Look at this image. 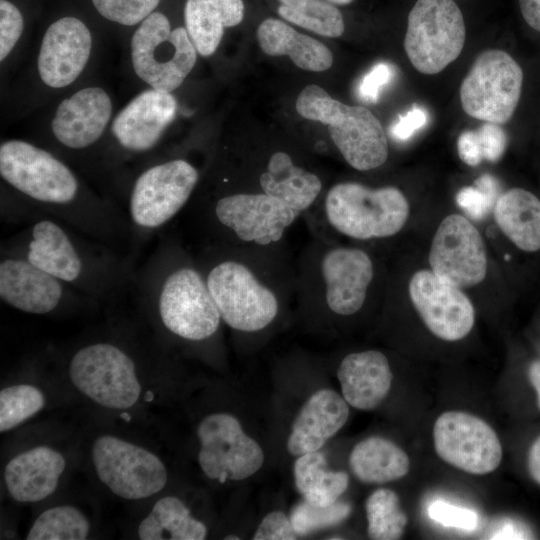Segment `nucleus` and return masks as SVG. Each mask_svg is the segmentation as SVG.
I'll list each match as a JSON object with an SVG mask.
<instances>
[{
    "mask_svg": "<svg viewBox=\"0 0 540 540\" xmlns=\"http://www.w3.org/2000/svg\"><path fill=\"white\" fill-rule=\"evenodd\" d=\"M0 176L10 190L1 199V216L21 222L31 212L61 220L113 248L131 245L122 208L90 189L60 155L21 139L0 145Z\"/></svg>",
    "mask_w": 540,
    "mask_h": 540,
    "instance_id": "nucleus-1",
    "label": "nucleus"
},
{
    "mask_svg": "<svg viewBox=\"0 0 540 540\" xmlns=\"http://www.w3.org/2000/svg\"><path fill=\"white\" fill-rule=\"evenodd\" d=\"M21 223L26 226L3 241L0 252L29 260L96 301L132 286L136 273L133 254L124 256L44 213L31 212Z\"/></svg>",
    "mask_w": 540,
    "mask_h": 540,
    "instance_id": "nucleus-2",
    "label": "nucleus"
},
{
    "mask_svg": "<svg viewBox=\"0 0 540 540\" xmlns=\"http://www.w3.org/2000/svg\"><path fill=\"white\" fill-rule=\"evenodd\" d=\"M132 286L139 302L172 336L202 342L217 333L222 319L202 268L176 240H160L136 270Z\"/></svg>",
    "mask_w": 540,
    "mask_h": 540,
    "instance_id": "nucleus-3",
    "label": "nucleus"
},
{
    "mask_svg": "<svg viewBox=\"0 0 540 540\" xmlns=\"http://www.w3.org/2000/svg\"><path fill=\"white\" fill-rule=\"evenodd\" d=\"M199 177L197 167L183 157L156 159L137 171L123 209L132 249L138 251L182 210Z\"/></svg>",
    "mask_w": 540,
    "mask_h": 540,
    "instance_id": "nucleus-4",
    "label": "nucleus"
},
{
    "mask_svg": "<svg viewBox=\"0 0 540 540\" xmlns=\"http://www.w3.org/2000/svg\"><path fill=\"white\" fill-rule=\"evenodd\" d=\"M296 110L305 119L321 122L346 162L359 171L375 169L388 157V141L379 119L367 108L349 106L311 84L298 95Z\"/></svg>",
    "mask_w": 540,
    "mask_h": 540,
    "instance_id": "nucleus-5",
    "label": "nucleus"
},
{
    "mask_svg": "<svg viewBox=\"0 0 540 540\" xmlns=\"http://www.w3.org/2000/svg\"><path fill=\"white\" fill-rule=\"evenodd\" d=\"M200 264L222 321L241 332L267 327L279 311L275 293L244 263L210 250Z\"/></svg>",
    "mask_w": 540,
    "mask_h": 540,
    "instance_id": "nucleus-6",
    "label": "nucleus"
},
{
    "mask_svg": "<svg viewBox=\"0 0 540 540\" xmlns=\"http://www.w3.org/2000/svg\"><path fill=\"white\" fill-rule=\"evenodd\" d=\"M325 215L339 233L361 240L399 232L409 216V203L396 187L373 189L355 182L335 184L325 198Z\"/></svg>",
    "mask_w": 540,
    "mask_h": 540,
    "instance_id": "nucleus-7",
    "label": "nucleus"
},
{
    "mask_svg": "<svg viewBox=\"0 0 540 540\" xmlns=\"http://www.w3.org/2000/svg\"><path fill=\"white\" fill-rule=\"evenodd\" d=\"M130 60L136 76L149 88L172 93L194 68L197 50L185 27L154 11L132 34Z\"/></svg>",
    "mask_w": 540,
    "mask_h": 540,
    "instance_id": "nucleus-8",
    "label": "nucleus"
},
{
    "mask_svg": "<svg viewBox=\"0 0 540 540\" xmlns=\"http://www.w3.org/2000/svg\"><path fill=\"white\" fill-rule=\"evenodd\" d=\"M465 35L464 17L454 0H417L408 14L404 49L417 71L434 75L459 57Z\"/></svg>",
    "mask_w": 540,
    "mask_h": 540,
    "instance_id": "nucleus-9",
    "label": "nucleus"
},
{
    "mask_svg": "<svg viewBox=\"0 0 540 540\" xmlns=\"http://www.w3.org/2000/svg\"><path fill=\"white\" fill-rule=\"evenodd\" d=\"M68 375L78 391L106 408H130L140 397L135 361L116 343L100 341L79 348L69 361Z\"/></svg>",
    "mask_w": 540,
    "mask_h": 540,
    "instance_id": "nucleus-10",
    "label": "nucleus"
},
{
    "mask_svg": "<svg viewBox=\"0 0 540 540\" xmlns=\"http://www.w3.org/2000/svg\"><path fill=\"white\" fill-rule=\"evenodd\" d=\"M523 71L506 51L489 49L475 59L460 86L464 112L478 120L504 124L521 96Z\"/></svg>",
    "mask_w": 540,
    "mask_h": 540,
    "instance_id": "nucleus-11",
    "label": "nucleus"
},
{
    "mask_svg": "<svg viewBox=\"0 0 540 540\" xmlns=\"http://www.w3.org/2000/svg\"><path fill=\"white\" fill-rule=\"evenodd\" d=\"M177 109L170 92L148 87L133 97L111 122L112 148L104 156L107 167L116 168L155 151Z\"/></svg>",
    "mask_w": 540,
    "mask_h": 540,
    "instance_id": "nucleus-12",
    "label": "nucleus"
},
{
    "mask_svg": "<svg viewBox=\"0 0 540 540\" xmlns=\"http://www.w3.org/2000/svg\"><path fill=\"white\" fill-rule=\"evenodd\" d=\"M206 213L218 232L260 246L280 241L286 229L301 214L282 200L263 192L219 195Z\"/></svg>",
    "mask_w": 540,
    "mask_h": 540,
    "instance_id": "nucleus-13",
    "label": "nucleus"
},
{
    "mask_svg": "<svg viewBox=\"0 0 540 540\" xmlns=\"http://www.w3.org/2000/svg\"><path fill=\"white\" fill-rule=\"evenodd\" d=\"M99 480L116 496L138 500L160 492L167 470L149 450L112 435L98 437L91 449Z\"/></svg>",
    "mask_w": 540,
    "mask_h": 540,
    "instance_id": "nucleus-14",
    "label": "nucleus"
},
{
    "mask_svg": "<svg viewBox=\"0 0 540 540\" xmlns=\"http://www.w3.org/2000/svg\"><path fill=\"white\" fill-rule=\"evenodd\" d=\"M200 440L198 462L210 479L243 480L263 465L261 446L242 429L239 420L228 413H212L197 427Z\"/></svg>",
    "mask_w": 540,
    "mask_h": 540,
    "instance_id": "nucleus-15",
    "label": "nucleus"
},
{
    "mask_svg": "<svg viewBox=\"0 0 540 540\" xmlns=\"http://www.w3.org/2000/svg\"><path fill=\"white\" fill-rule=\"evenodd\" d=\"M433 441L443 461L469 474L491 473L502 460V446L496 432L487 422L469 413L447 411L438 416Z\"/></svg>",
    "mask_w": 540,
    "mask_h": 540,
    "instance_id": "nucleus-16",
    "label": "nucleus"
},
{
    "mask_svg": "<svg viewBox=\"0 0 540 540\" xmlns=\"http://www.w3.org/2000/svg\"><path fill=\"white\" fill-rule=\"evenodd\" d=\"M0 298L14 309L36 315L96 301L29 260L4 252H0Z\"/></svg>",
    "mask_w": 540,
    "mask_h": 540,
    "instance_id": "nucleus-17",
    "label": "nucleus"
},
{
    "mask_svg": "<svg viewBox=\"0 0 540 540\" xmlns=\"http://www.w3.org/2000/svg\"><path fill=\"white\" fill-rule=\"evenodd\" d=\"M429 263L435 275L461 289L481 283L487 257L477 228L462 215L445 217L434 235Z\"/></svg>",
    "mask_w": 540,
    "mask_h": 540,
    "instance_id": "nucleus-18",
    "label": "nucleus"
},
{
    "mask_svg": "<svg viewBox=\"0 0 540 540\" xmlns=\"http://www.w3.org/2000/svg\"><path fill=\"white\" fill-rule=\"evenodd\" d=\"M113 101L100 86H86L62 99L50 122L56 145L64 152L84 153L100 143L113 120Z\"/></svg>",
    "mask_w": 540,
    "mask_h": 540,
    "instance_id": "nucleus-19",
    "label": "nucleus"
},
{
    "mask_svg": "<svg viewBox=\"0 0 540 540\" xmlns=\"http://www.w3.org/2000/svg\"><path fill=\"white\" fill-rule=\"evenodd\" d=\"M93 36L79 18L64 16L44 32L36 70L40 82L53 90L73 84L86 69L93 50Z\"/></svg>",
    "mask_w": 540,
    "mask_h": 540,
    "instance_id": "nucleus-20",
    "label": "nucleus"
},
{
    "mask_svg": "<svg viewBox=\"0 0 540 540\" xmlns=\"http://www.w3.org/2000/svg\"><path fill=\"white\" fill-rule=\"evenodd\" d=\"M411 301L427 328L438 338L457 341L469 334L474 307L461 288L432 271H417L409 282Z\"/></svg>",
    "mask_w": 540,
    "mask_h": 540,
    "instance_id": "nucleus-21",
    "label": "nucleus"
},
{
    "mask_svg": "<svg viewBox=\"0 0 540 540\" xmlns=\"http://www.w3.org/2000/svg\"><path fill=\"white\" fill-rule=\"evenodd\" d=\"M320 271L326 305L333 313L350 316L362 308L374 275L373 262L365 251L331 248L322 256Z\"/></svg>",
    "mask_w": 540,
    "mask_h": 540,
    "instance_id": "nucleus-22",
    "label": "nucleus"
},
{
    "mask_svg": "<svg viewBox=\"0 0 540 540\" xmlns=\"http://www.w3.org/2000/svg\"><path fill=\"white\" fill-rule=\"evenodd\" d=\"M349 407L344 397L331 389L312 394L295 418L287 440L293 456L318 451L347 422Z\"/></svg>",
    "mask_w": 540,
    "mask_h": 540,
    "instance_id": "nucleus-23",
    "label": "nucleus"
},
{
    "mask_svg": "<svg viewBox=\"0 0 540 540\" xmlns=\"http://www.w3.org/2000/svg\"><path fill=\"white\" fill-rule=\"evenodd\" d=\"M65 466L58 451L47 446L34 447L8 462L4 471L6 488L17 502L41 501L56 490Z\"/></svg>",
    "mask_w": 540,
    "mask_h": 540,
    "instance_id": "nucleus-24",
    "label": "nucleus"
},
{
    "mask_svg": "<svg viewBox=\"0 0 540 540\" xmlns=\"http://www.w3.org/2000/svg\"><path fill=\"white\" fill-rule=\"evenodd\" d=\"M344 399L352 407L375 409L390 391L393 375L387 357L367 350L345 356L337 370Z\"/></svg>",
    "mask_w": 540,
    "mask_h": 540,
    "instance_id": "nucleus-25",
    "label": "nucleus"
},
{
    "mask_svg": "<svg viewBox=\"0 0 540 540\" xmlns=\"http://www.w3.org/2000/svg\"><path fill=\"white\" fill-rule=\"evenodd\" d=\"M257 40L265 54L287 55L303 70L321 72L333 63V55L325 44L299 33L279 19L263 20L257 29Z\"/></svg>",
    "mask_w": 540,
    "mask_h": 540,
    "instance_id": "nucleus-26",
    "label": "nucleus"
},
{
    "mask_svg": "<svg viewBox=\"0 0 540 540\" xmlns=\"http://www.w3.org/2000/svg\"><path fill=\"white\" fill-rule=\"evenodd\" d=\"M243 17V0H186L184 7L185 28L203 57L214 54L225 29L238 25Z\"/></svg>",
    "mask_w": 540,
    "mask_h": 540,
    "instance_id": "nucleus-27",
    "label": "nucleus"
},
{
    "mask_svg": "<svg viewBox=\"0 0 540 540\" xmlns=\"http://www.w3.org/2000/svg\"><path fill=\"white\" fill-rule=\"evenodd\" d=\"M259 184L263 193L282 200L300 213L315 202L322 189L316 174L297 166L281 151L271 155Z\"/></svg>",
    "mask_w": 540,
    "mask_h": 540,
    "instance_id": "nucleus-28",
    "label": "nucleus"
},
{
    "mask_svg": "<svg viewBox=\"0 0 540 540\" xmlns=\"http://www.w3.org/2000/svg\"><path fill=\"white\" fill-rule=\"evenodd\" d=\"M494 216L501 231L521 250L540 249V200L522 188L501 194L494 205Z\"/></svg>",
    "mask_w": 540,
    "mask_h": 540,
    "instance_id": "nucleus-29",
    "label": "nucleus"
},
{
    "mask_svg": "<svg viewBox=\"0 0 540 540\" xmlns=\"http://www.w3.org/2000/svg\"><path fill=\"white\" fill-rule=\"evenodd\" d=\"M349 466L361 482L382 484L404 477L409 471L410 460L394 442L372 436L354 446L349 456Z\"/></svg>",
    "mask_w": 540,
    "mask_h": 540,
    "instance_id": "nucleus-30",
    "label": "nucleus"
},
{
    "mask_svg": "<svg viewBox=\"0 0 540 540\" xmlns=\"http://www.w3.org/2000/svg\"><path fill=\"white\" fill-rule=\"evenodd\" d=\"M141 540H203L205 524L191 516L182 500L175 496L159 499L138 527Z\"/></svg>",
    "mask_w": 540,
    "mask_h": 540,
    "instance_id": "nucleus-31",
    "label": "nucleus"
},
{
    "mask_svg": "<svg viewBox=\"0 0 540 540\" xmlns=\"http://www.w3.org/2000/svg\"><path fill=\"white\" fill-rule=\"evenodd\" d=\"M295 485L304 500L319 506L330 505L346 491V472L327 468L324 453L313 451L300 455L294 463Z\"/></svg>",
    "mask_w": 540,
    "mask_h": 540,
    "instance_id": "nucleus-32",
    "label": "nucleus"
},
{
    "mask_svg": "<svg viewBox=\"0 0 540 540\" xmlns=\"http://www.w3.org/2000/svg\"><path fill=\"white\" fill-rule=\"evenodd\" d=\"M278 1V14L286 21L326 37H340L344 32L342 13L326 0Z\"/></svg>",
    "mask_w": 540,
    "mask_h": 540,
    "instance_id": "nucleus-33",
    "label": "nucleus"
},
{
    "mask_svg": "<svg viewBox=\"0 0 540 540\" xmlns=\"http://www.w3.org/2000/svg\"><path fill=\"white\" fill-rule=\"evenodd\" d=\"M90 531L86 516L76 507L62 505L42 512L32 524L28 540H84Z\"/></svg>",
    "mask_w": 540,
    "mask_h": 540,
    "instance_id": "nucleus-34",
    "label": "nucleus"
},
{
    "mask_svg": "<svg viewBox=\"0 0 540 540\" xmlns=\"http://www.w3.org/2000/svg\"><path fill=\"white\" fill-rule=\"evenodd\" d=\"M368 535L375 540L401 538L407 525V516L400 508L398 495L387 488L375 490L365 504Z\"/></svg>",
    "mask_w": 540,
    "mask_h": 540,
    "instance_id": "nucleus-35",
    "label": "nucleus"
},
{
    "mask_svg": "<svg viewBox=\"0 0 540 540\" xmlns=\"http://www.w3.org/2000/svg\"><path fill=\"white\" fill-rule=\"evenodd\" d=\"M44 405L45 397L35 386L18 384L5 387L0 391V431L16 427Z\"/></svg>",
    "mask_w": 540,
    "mask_h": 540,
    "instance_id": "nucleus-36",
    "label": "nucleus"
},
{
    "mask_svg": "<svg viewBox=\"0 0 540 540\" xmlns=\"http://www.w3.org/2000/svg\"><path fill=\"white\" fill-rule=\"evenodd\" d=\"M351 513V505L336 501L319 506L306 500L292 509L290 520L297 536H305L343 522Z\"/></svg>",
    "mask_w": 540,
    "mask_h": 540,
    "instance_id": "nucleus-37",
    "label": "nucleus"
},
{
    "mask_svg": "<svg viewBox=\"0 0 540 540\" xmlns=\"http://www.w3.org/2000/svg\"><path fill=\"white\" fill-rule=\"evenodd\" d=\"M499 196L497 180L490 174H483L474 186L463 187L456 194V203L470 217L480 220L488 214Z\"/></svg>",
    "mask_w": 540,
    "mask_h": 540,
    "instance_id": "nucleus-38",
    "label": "nucleus"
},
{
    "mask_svg": "<svg viewBox=\"0 0 540 540\" xmlns=\"http://www.w3.org/2000/svg\"><path fill=\"white\" fill-rule=\"evenodd\" d=\"M160 0H92L105 19L123 26L139 25L153 13Z\"/></svg>",
    "mask_w": 540,
    "mask_h": 540,
    "instance_id": "nucleus-39",
    "label": "nucleus"
},
{
    "mask_svg": "<svg viewBox=\"0 0 540 540\" xmlns=\"http://www.w3.org/2000/svg\"><path fill=\"white\" fill-rule=\"evenodd\" d=\"M24 30L19 8L8 0H0V61L3 63L18 45Z\"/></svg>",
    "mask_w": 540,
    "mask_h": 540,
    "instance_id": "nucleus-40",
    "label": "nucleus"
},
{
    "mask_svg": "<svg viewBox=\"0 0 540 540\" xmlns=\"http://www.w3.org/2000/svg\"><path fill=\"white\" fill-rule=\"evenodd\" d=\"M428 515L433 521L445 527L465 531H473L479 524V516L475 511L441 500L433 502L428 507Z\"/></svg>",
    "mask_w": 540,
    "mask_h": 540,
    "instance_id": "nucleus-41",
    "label": "nucleus"
},
{
    "mask_svg": "<svg viewBox=\"0 0 540 540\" xmlns=\"http://www.w3.org/2000/svg\"><path fill=\"white\" fill-rule=\"evenodd\" d=\"M394 73L392 64L388 62L377 63L360 80L357 87L358 97L364 102H376L382 89L391 82Z\"/></svg>",
    "mask_w": 540,
    "mask_h": 540,
    "instance_id": "nucleus-42",
    "label": "nucleus"
},
{
    "mask_svg": "<svg viewBox=\"0 0 540 540\" xmlns=\"http://www.w3.org/2000/svg\"><path fill=\"white\" fill-rule=\"evenodd\" d=\"M296 536L290 518L281 511H273L262 519L253 539L294 540Z\"/></svg>",
    "mask_w": 540,
    "mask_h": 540,
    "instance_id": "nucleus-43",
    "label": "nucleus"
},
{
    "mask_svg": "<svg viewBox=\"0 0 540 540\" xmlns=\"http://www.w3.org/2000/svg\"><path fill=\"white\" fill-rule=\"evenodd\" d=\"M484 159L498 161L504 154L507 137L499 124L486 122L476 129Z\"/></svg>",
    "mask_w": 540,
    "mask_h": 540,
    "instance_id": "nucleus-44",
    "label": "nucleus"
},
{
    "mask_svg": "<svg viewBox=\"0 0 540 540\" xmlns=\"http://www.w3.org/2000/svg\"><path fill=\"white\" fill-rule=\"evenodd\" d=\"M428 121L427 111L417 105H414L405 114L400 115L390 127V136L395 141H407L418 130L423 128Z\"/></svg>",
    "mask_w": 540,
    "mask_h": 540,
    "instance_id": "nucleus-45",
    "label": "nucleus"
},
{
    "mask_svg": "<svg viewBox=\"0 0 540 540\" xmlns=\"http://www.w3.org/2000/svg\"><path fill=\"white\" fill-rule=\"evenodd\" d=\"M457 150L460 159L469 166H477L484 159L476 130H467L460 134Z\"/></svg>",
    "mask_w": 540,
    "mask_h": 540,
    "instance_id": "nucleus-46",
    "label": "nucleus"
},
{
    "mask_svg": "<svg viewBox=\"0 0 540 540\" xmlns=\"http://www.w3.org/2000/svg\"><path fill=\"white\" fill-rule=\"evenodd\" d=\"M531 532L526 526L513 520L504 521L492 534V539H527Z\"/></svg>",
    "mask_w": 540,
    "mask_h": 540,
    "instance_id": "nucleus-47",
    "label": "nucleus"
},
{
    "mask_svg": "<svg viewBox=\"0 0 540 540\" xmlns=\"http://www.w3.org/2000/svg\"><path fill=\"white\" fill-rule=\"evenodd\" d=\"M525 22L540 32V0H518Z\"/></svg>",
    "mask_w": 540,
    "mask_h": 540,
    "instance_id": "nucleus-48",
    "label": "nucleus"
},
{
    "mask_svg": "<svg viewBox=\"0 0 540 540\" xmlns=\"http://www.w3.org/2000/svg\"><path fill=\"white\" fill-rule=\"evenodd\" d=\"M527 468L531 478L540 485V435L534 440L527 454Z\"/></svg>",
    "mask_w": 540,
    "mask_h": 540,
    "instance_id": "nucleus-49",
    "label": "nucleus"
},
{
    "mask_svg": "<svg viewBox=\"0 0 540 540\" xmlns=\"http://www.w3.org/2000/svg\"><path fill=\"white\" fill-rule=\"evenodd\" d=\"M528 378L536 392L537 407L540 410V361H534L530 364Z\"/></svg>",
    "mask_w": 540,
    "mask_h": 540,
    "instance_id": "nucleus-50",
    "label": "nucleus"
},
{
    "mask_svg": "<svg viewBox=\"0 0 540 540\" xmlns=\"http://www.w3.org/2000/svg\"><path fill=\"white\" fill-rule=\"evenodd\" d=\"M332 4H336V5H347V4H350L352 3L354 0H326Z\"/></svg>",
    "mask_w": 540,
    "mask_h": 540,
    "instance_id": "nucleus-51",
    "label": "nucleus"
},
{
    "mask_svg": "<svg viewBox=\"0 0 540 540\" xmlns=\"http://www.w3.org/2000/svg\"><path fill=\"white\" fill-rule=\"evenodd\" d=\"M224 539H225V540H231V539L238 540L239 537L230 535V536L225 537Z\"/></svg>",
    "mask_w": 540,
    "mask_h": 540,
    "instance_id": "nucleus-52",
    "label": "nucleus"
}]
</instances>
